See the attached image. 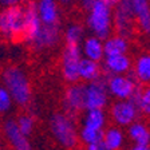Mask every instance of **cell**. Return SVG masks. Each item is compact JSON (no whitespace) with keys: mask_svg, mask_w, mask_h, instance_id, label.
<instances>
[{"mask_svg":"<svg viewBox=\"0 0 150 150\" xmlns=\"http://www.w3.org/2000/svg\"><path fill=\"white\" fill-rule=\"evenodd\" d=\"M129 150H149V146H139V145H134Z\"/></svg>","mask_w":150,"mask_h":150,"instance_id":"cell-32","label":"cell"},{"mask_svg":"<svg viewBox=\"0 0 150 150\" xmlns=\"http://www.w3.org/2000/svg\"><path fill=\"white\" fill-rule=\"evenodd\" d=\"M134 28L135 18L130 0H121L112 7V30L117 31V35L129 39L134 34Z\"/></svg>","mask_w":150,"mask_h":150,"instance_id":"cell-5","label":"cell"},{"mask_svg":"<svg viewBox=\"0 0 150 150\" xmlns=\"http://www.w3.org/2000/svg\"><path fill=\"white\" fill-rule=\"evenodd\" d=\"M13 107V100L9 95V93L0 86V114H7L12 110Z\"/></svg>","mask_w":150,"mask_h":150,"instance_id":"cell-28","label":"cell"},{"mask_svg":"<svg viewBox=\"0 0 150 150\" xmlns=\"http://www.w3.org/2000/svg\"><path fill=\"white\" fill-rule=\"evenodd\" d=\"M106 112L102 109H91L86 110L83 117V126L91 129H98V130H103V127L106 126Z\"/></svg>","mask_w":150,"mask_h":150,"instance_id":"cell-23","label":"cell"},{"mask_svg":"<svg viewBox=\"0 0 150 150\" xmlns=\"http://www.w3.org/2000/svg\"><path fill=\"white\" fill-rule=\"evenodd\" d=\"M1 82L7 91L9 93L13 103L20 107H25L32 98L31 82L27 72L18 66L6 67L1 72Z\"/></svg>","mask_w":150,"mask_h":150,"instance_id":"cell-1","label":"cell"},{"mask_svg":"<svg viewBox=\"0 0 150 150\" xmlns=\"http://www.w3.org/2000/svg\"><path fill=\"white\" fill-rule=\"evenodd\" d=\"M24 35V7L13 6L0 9V36L8 40L22 39Z\"/></svg>","mask_w":150,"mask_h":150,"instance_id":"cell-4","label":"cell"},{"mask_svg":"<svg viewBox=\"0 0 150 150\" xmlns=\"http://www.w3.org/2000/svg\"><path fill=\"white\" fill-rule=\"evenodd\" d=\"M131 74L137 83H150V54H142L138 56Z\"/></svg>","mask_w":150,"mask_h":150,"instance_id":"cell-21","label":"cell"},{"mask_svg":"<svg viewBox=\"0 0 150 150\" xmlns=\"http://www.w3.org/2000/svg\"><path fill=\"white\" fill-rule=\"evenodd\" d=\"M106 1H107V3H109L111 7H114V6H117V4H118L121 0H106Z\"/></svg>","mask_w":150,"mask_h":150,"instance_id":"cell-34","label":"cell"},{"mask_svg":"<svg viewBox=\"0 0 150 150\" xmlns=\"http://www.w3.org/2000/svg\"><path fill=\"white\" fill-rule=\"evenodd\" d=\"M127 74L129 75H111L106 78V86L110 97L115 98L117 100H127L131 97L138 83L131 75V70Z\"/></svg>","mask_w":150,"mask_h":150,"instance_id":"cell-7","label":"cell"},{"mask_svg":"<svg viewBox=\"0 0 150 150\" xmlns=\"http://www.w3.org/2000/svg\"><path fill=\"white\" fill-rule=\"evenodd\" d=\"M129 51V39L119 35H110L107 39L103 40V54L105 58L107 56L123 55Z\"/></svg>","mask_w":150,"mask_h":150,"instance_id":"cell-18","label":"cell"},{"mask_svg":"<svg viewBox=\"0 0 150 150\" xmlns=\"http://www.w3.org/2000/svg\"><path fill=\"white\" fill-rule=\"evenodd\" d=\"M103 67L102 72L105 78L111 75H126L131 70V59L127 56V54L115 56H107L103 58Z\"/></svg>","mask_w":150,"mask_h":150,"instance_id":"cell-15","label":"cell"},{"mask_svg":"<svg viewBox=\"0 0 150 150\" xmlns=\"http://www.w3.org/2000/svg\"><path fill=\"white\" fill-rule=\"evenodd\" d=\"M103 142L110 150H121L125 145V133L118 126H111L103 130Z\"/></svg>","mask_w":150,"mask_h":150,"instance_id":"cell-22","label":"cell"},{"mask_svg":"<svg viewBox=\"0 0 150 150\" xmlns=\"http://www.w3.org/2000/svg\"><path fill=\"white\" fill-rule=\"evenodd\" d=\"M59 4H63V6H67V4H71L74 0H56Z\"/></svg>","mask_w":150,"mask_h":150,"instance_id":"cell-33","label":"cell"},{"mask_svg":"<svg viewBox=\"0 0 150 150\" xmlns=\"http://www.w3.org/2000/svg\"><path fill=\"white\" fill-rule=\"evenodd\" d=\"M15 122H16V125H18L19 130L22 131L25 137H28V135L34 131L35 119H34V117H31L30 114H22V115H19L18 119H15Z\"/></svg>","mask_w":150,"mask_h":150,"instance_id":"cell-26","label":"cell"},{"mask_svg":"<svg viewBox=\"0 0 150 150\" xmlns=\"http://www.w3.org/2000/svg\"><path fill=\"white\" fill-rule=\"evenodd\" d=\"M0 150H1V149H0Z\"/></svg>","mask_w":150,"mask_h":150,"instance_id":"cell-36","label":"cell"},{"mask_svg":"<svg viewBox=\"0 0 150 150\" xmlns=\"http://www.w3.org/2000/svg\"><path fill=\"white\" fill-rule=\"evenodd\" d=\"M84 39V28L81 24H70L64 31V40L66 44H75L81 46V43Z\"/></svg>","mask_w":150,"mask_h":150,"instance_id":"cell-24","label":"cell"},{"mask_svg":"<svg viewBox=\"0 0 150 150\" xmlns=\"http://www.w3.org/2000/svg\"><path fill=\"white\" fill-rule=\"evenodd\" d=\"M81 52H82V58H86V59L97 63L102 62L103 58H105L103 40L93 36V35L84 38L83 42L81 43Z\"/></svg>","mask_w":150,"mask_h":150,"instance_id":"cell-17","label":"cell"},{"mask_svg":"<svg viewBox=\"0 0 150 150\" xmlns=\"http://www.w3.org/2000/svg\"><path fill=\"white\" fill-rule=\"evenodd\" d=\"M86 150H110L109 147H107V145L102 141H99V142H95V144H91V145H87L86 146Z\"/></svg>","mask_w":150,"mask_h":150,"instance_id":"cell-29","label":"cell"},{"mask_svg":"<svg viewBox=\"0 0 150 150\" xmlns=\"http://www.w3.org/2000/svg\"><path fill=\"white\" fill-rule=\"evenodd\" d=\"M78 74H79V81L90 83V82L97 81V79H99L102 76V69H100L99 63L88 60L86 58H82L81 62H79Z\"/></svg>","mask_w":150,"mask_h":150,"instance_id":"cell-19","label":"cell"},{"mask_svg":"<svg viewBox=\"0 0 150 150\" xmlns=\"http://www.w3.org/2000/svg\"><path fill=\"white\" fill-rule=\"evenodd\" d=\"M42 22L36 11V3L28 1L24 6V35L23 39L28 44L31 43L42 28Z\"/></svg>","mask_w":150,"mask_h":150,"instance_id":"cell-13","label":"cell"},{"mask_svg":"<svg viewBox=\"0 0 150 150\" xmlns=\"http://www.w3.org/2000/svg\"><path fill=\"white\" fill-rule=\"evenodd\" d=\"M60 40V25H42L40 31L38 32L35 39L30 46L36 51H43L52 48Z\"/></svg>","mask_w":150,"mask_h":150,"instance_id":"cell-11","label":"cell"},{"mask_svg":"<svg viewBox=\"0 0 150 150\" xmlns=\"http://www.w3.org/2000/svg\"><path fill=\"white\" fill-rule=\"evenodd\" d=\"M109 91L106 86V78L99 79L84 84V109H105L109 103Z\"/></svg>","mask_w":150,"mask_h":150,"instance_id":"cell-6","label":"cell"},{"mask_svg":"<svg viewBox=\"0 0 150 150\" xmlns=\"http://www.w3.org/2000/svg\"><path fill=\"white\" fill-rule=\"evenodd\" d=\"M63 112L75 119L84 109V84L74 83L66 88L62 99Z\"/></svg>","mask_w":150,"mask_h":150,"instance_id":"cell-9","label":"cell"},{"mask_svg":"<svg viewBox=\"0 0 150 150\" xmlns=\"http://www.w3.org/2000/svg\"><path fill=\"white\" fill-rule=\"evenodd\" d=\"M24 0H0V6L3 7H13V6H22Z\"/></svg>","mask_w":150,"mask_h":150,"instance_id":"cell-30","label":"cell"},{"mask_svg":"<svg viewBox=\"0 0 150 150\" xmlns=\"http://www.w3.org/2000/svg\"><path fill=\"white\" fill-rule=\"evenodd\" d=\"M138 109L130 100H115L110 109V117L118 127H127L138 118Z\"/></svg>","mask_w":150,"mask_h":150,"instance_id":"cell-10","label":"cell"},{"mask_svg":"<svg viewBox=\"0 0 150 150\" xmlns=\"http://www.w3.org/2000/svg\"><path fill=\"white\" fill-rule=\"evenodd\" d=\"M79 139L83 142L86 146L95 142H99L103 139V130H98V129H91V127H83L79 130Z\"/></svg>","mask_w":150,"mask_h":150,"instance_id":"cell-25","label":"cell"},{"mask_svg":"<svg viewBox=\"0 0 150 150\" xmlns=\"http://www.w3.org/2000/svg\"><path fill=\"white\" fill-rule=\"evenodd\" d=\"M79 1H81V7L82 8L84 9V11H90L91 9V7L94 6V4H95V1H97V0H79Z\"/></svg>","mask_w":150,"mask_h":150,"instance_id":"cell-31","label":"cell"},{"mask_svg":"<svg viewBox=\"0 0 150 150\" xmlns=\"http://www.w3.org/2000/svg\"><path fill=\"white\" fill-rule=\"evenodd\" d=\"M127 135L134 142V145L149 146L150 144V130L144 122L135 121L130 126H127Z\"/></svg>","mask_w":150,"mask_h":150,"instance_id":"cell-20","label":"cell"},{"mask_svg":"<svg viewBox=\"0 0 150 150\" xmlns=\"http://www.w3.org/2000/svg\"><path fill=\"white\" fill-rule=\"evenodd\" d=\"M137 109L144 115L150 117V86L141 88V97H139V102H138Z\"/></svg>","mask_w":150,"mask_h":150,"instance_id":"cell-27","label":"cell"},{"mask_svg":"<svg viewBox=\"0 0 150 150\" xmlns=\"http://www.w3.org/2000/svg\"><path fill=\"white\" fill-rule=\"evenodd\" d=\"M35 3L42 24L60 25V8L56 0H38Z\"/></svg>","mask_w":150,"mask_h":150,"instance_id":"cell-14","label":"cell"},{"mask_svg":"<svg viewBox=\"0 0 150 150\" xmlns=\"http://www.w3.org/2000/svg\"><path fill=\"white\" fill-rule=\"evenodd\" d=\"M3 133L12 150H34L32 145L22 131L19 130L15 119H8L3 125Z\"/></svg>","mask_w":150,"mask_h":150,"instance_id":"cell-12","label":"cell"},{"mask_svg":"<svg viewBox=\"0 0 150 150\" xmlns=\"http://www.w3.org/2000/svg\"><path fill=\"white\" fill-rule=\"evenodd\" d=\"M50 131L54 139L66 149H74L78 145L79 131L75 119L63 111L54 112L50 118Z\"/></svg>","mask_w":150,"mask_h":150,"instance_id":"cell-3","label":"cell"},{"mask_svg":"<svg viewBox=\"0 0 150 150\" xmlns=\"http://www.w3.org/2000/svg\"><path fill=\"white\" fill-rule=\"evenodd\" d=\"M149 150H150V144H149Z\"/></svg>","mask_w":150,"mask_h":150,"instance_id":"cell-35","label":"cell"},{"mask_svg":"<svg viewBox=\"0 0 150 150\" xmlns=\"http://www.w3.org/2000/svg\"><path fill=\"white\" fill-rule=\"evenodd\" d=\"M86 24L93 36L105 40L112 32V7L106 0H97L87 12Z\"/></svg>","mask_w":150,"mask_h":150,"instance_id":"cell-2","label":"cell"},{"mask_svg":"<svg viewBox=\"0 0 150 150\" xmlns=\"http://www.w3.org/2000/svg\"><path fill=\"white\" fill-rule=\"evenodd\" d=\"M130 4L139 30L150 36V0H130Z\"/></svg>","mask_w":150,"mask_h":150,"instance_id":"cell-16","label":"cell"},{"mask_svg":"<svg viewBox=\"0 0 150 150\" xmlns=\"http://www.w3.org/2000/svg\"><path fill=\"white\" fill-rule=\"evenodd\" d=\"M82 59L81 46L66 44L62 52V75L66 82L78 83L79 82V62Z\"/></svg>","mask_w":150,"mask_h":150,"instance_id":"cell-8","label":"cell"}]
</instances>
